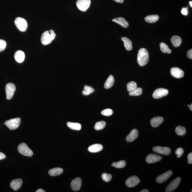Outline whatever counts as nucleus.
I'll use <instances>...</instances> for the list:
<instances>
[{
	"label": "nucleus",
	"mask_w": 192,
	"mask_h": 192,
	"mask_svg": "<svg viewBox=\"0 0 192 192\" xmlns=\"http://www.w3.org/2000/svg\"><path fill=\"white\" fill-rule=\"evenodd\" d=\"M143 93L142 89L141 88H137L132 91L130 92L129 94L130 96H139Z\"/></svg>",
	"instance_id": "obj_32"
},
{
	"label": "nucleus",
	"mask_w": 192,
	"mask_h": 192,
	"mask_svg": "<svg viewBox=\"0 0 192 192\" xmlns=\"http://www.w3.org/2000/svg\"><path fill=\"white\" fill-rule=\"evenodd\" d=\"M91 0H78L76 2L78 8L80 11L85 12L90 7Z\"/></svg>",
	"instance_id": "obj_6"
},
{
	"label": "nucleus",
	"mask_w": 192,
	"mask_h": 192,
	"mask_svg": "<svg viewBox=\"0 0 192 192\" xmlns=\"http://www.w3.org/2000/svg\"><path fill=\"white\" fill-rule=\"evenodd\" d=\"M112 178V175L110 174H107L105 173H102V179L106 182H108L110 181Z\"/></svg>",
	"instance_id": "obj_35"
},
{
	"label": "nucleus",
	"mask_w": 192,
	"mask_h": 192,
	"mask_svg": "<svg viewBox=\"0 0 192 192\" xmlns=\"http://www.w3.org/2000/svg\"><path fill=\"white\" fill-rule=\"evenodd\" d=\"M122 40L124 42V45L127 51H131L132 49V42L128 38L126 37L121 38Z\"/></svg>",
	"instance_id": "obj_24"
},
{
	"label": "nucleus",
	"mask_w": 192,
	"mask_h": 192,
	"mask_svg": "<svg viewBox=\"0 0 192 192\" xmlns=\"http://www.w3.org/2000/svg\"><path fill=\"white\" fill-rule=\"evenodd\" d=\"M159 19V16L156 15H153L147 16L145 17V20L148 23H153L156 22Z\"/></svg>",
	"instance_id": "obj_27"
},
{
	"label": "nucleus",
	"mask_w": 192,
	"mask_h": 192,
	"mask_svg": "<svg viewBox=\"0 0 192 192\" xmlns=\"http://www.w3.org/2000/svg\"><path fill=\"white\" fill-rule=\"evenodd\" d=\"M21 123V119L19 118H17L13 119L7 120L5 122V124L10 130H14L18 128L19 126Z\"/></svg>",
	"instance_id": "obj_5"
},
{
	"label": "nucleus",
	"mask_w": 192,
	"mask_h": 192,
	"mask_svg": "<svg viewBox=\"0 0 192 192\" xmlns=\"http://www.w3.org/2000/svg\"><path fill=\"white\" fill-rule=\"evenodd\" d=\"M187 57L190 59H192V49H191L187 51Z\"/></svg>",
	"instance_id": "obj_40"
},
{
	"label": "nucleus",
	"mask_w": 192,
	"mask_h": 192,
	"mask_svg": "<svg viewBox=\"0 0 192 192\" xmlns=\"http://www.w3.org/2000/svg\"><path fill=\"white\" fill-rule=\"evenodd\" d=\"M187 159H188V163L189 164H192V153H190L187 156Z\"/></svg>",
	"instance_id": "obj_39"
},
{
	"label": "nucleus",
	"mask_w": 192,
	"mask_h": 192,
	"mask_svg": "<svg viewBox=\"0 0 192 192\" xmlns=\"http://www.w3.org/2000/svg\"><path fill=\"white\" fill-rule=\"evenodd\" d=\"M5 92L7 99L11 100L14 96L16 90L15 85L12 83H9L5 86Z\"/></svg>",
	"instance_id": "obj_7"
},
{
	"label": "nucleus",
	"mask_w": 192,
	"mask_h": 192,
	"mask_svg": "<svg viewBox=\"0 0 192 192\" xmlns=\"http://www.w3.org/2000/svg\"><path fill=\"white\" fill-rule=\"evenodd\" d=\"M114 78L112 75H110L106 80L104 84V87L105 89L110 88L113 86L114 83Z\"/></svg>",
	"instance_id": "obj_26"
},
{
	"label": "nucleus",
	"mask_w": 192,
	"mask_h": 192,
	"mask_svg": "<svg viewBox=\"0 0 192 192\" xmlns=\"http://www.w3.org/2000/svg\"><path fill=\"white\" fill-rule=\"evenodd\" d=\"M113 113V111L110 108L104 110L101 112L102 115L107 116H110L112 115Z\"/></svg>",
	"instance_id": "obj_36"
},
{
	"label": "nucleus",
	"mask_w": 192,
	"mask_h": 192,
	"mask_svg": "<svg viewBox=\"0 0 192 192\" xmlns=\"http://www.w3.org/2000/svg\"><path fill=\"white\" fill-rule=\"evenodd\" d=\"M164 121V118L162 117L157 116L152 118L151 120V125L153 127L159 126L162 124Z\"/></svg>",
	"instance_id": "obj_18"
},
{
	"label": "nucleus",
	"mask_w": 192,
	"mask_h": 192,
	"mask_svg": "<svg viewBox=\"0 0 192 192\" xmlns=\"http://www.w3.org/2000/svg\"><path fill=\"white\" fill-rule=\"evenodd\" d=\"M168 93L169 91L167 89L160 88L157 89L154 92L152 96L155 99H160L163 97L167 96Z\"/></svg>",
	"instance_id": "obj_9"
},
{
	"label": "nucleus",
	"mask_w": 192,
	"mask_h": 192,
	"mask_svg": "<svg viewBox=\"0 0 192 192\" xmlns=\"http://www.w3.org/2000/svg\"><path fill=\"white\" fill-rule=\"evenodd\" d=\"M82 185V180L80 177L75 178L72 181L71 185L72 189L74 191H77L80 189Z\"/></svg>",
	"instance_id": "obj_13"
},
{
	"label": "nucleus",
	"mask_w": 192,
	"mask_h": 192,
	"mask_svg": "<svg viewBox=\"0 0 192 192\" xmlns=\"http://www.w3.org/2000/svg\"><path fill=\"white\" fill-rule=\"evenodd\" d=\"M171 73L173 77L177 78H181L184 77V72L178 67H173L171 70Z\"/></svg>",
	"instance_id": "obj_15"
},
{
	"label": "nucleus",
	"mask_w": 192,
	"mask_h": 192,
	"mask_svg": "<svg viewBox=\"0 0 192 192\" xmlns=\"http://www.w3.org/2000/svg\"><path fill=\"white\" fill-rule=\"evenodd\" d=\"M173 173L171 171H167L166 173H164L162 175L158 176L156 179V181L157 183L159 184L165 182L166 180L169 179L171 176L172 175Z\"/></svg>",
	"instance_id": "obj_12"
},
{
	"label": "nucleus",
	"mask_w": 192,
	"mask_h": 192,
	"mask_svg": "<svg viewBox=\"0 0 192 192\" xmlns=\"http://www.w3.org/2000/svg\"><path fill=\"white\" fill-rule=\"evenodd\" d=\"M36 192H45V190H44L43 189H39L37 190V191H36Z\"/></svg>",
	"instance_id": "obj_44"
},
{
	"label": "nucleus",
	"mask_w": 192,
	"mask_h": 192,
	"mask_svg": "<svg viewBox=\"0 0 192 192\" xmlns=\"http://www.w3.org/2000/svg\"><path fill=\"white\" fill-rule=\"evenodd\" d=\"M126 162L124 160H122L117 162H114L111 165V166L117 168H124L126 165Z\"/></svg>",
	"instance_id": "obj_31"
},
{
	"label": "nucleus",
	"mask_w": 192,
	"mask_h": 192,
	"mask_svg": "<svg viewBox=\"0 0 192 192\" xmlns=\"http://www.w3.org/2000/svg\"><path fill=\"white\" fill-rule=\"evenodd\" d=\"M171 41L174 47H178L182 43L181 38L178 36H174L171 38Z\"/></svg>",
	"instance_id": "obj_23"
},
{
	"label": "nucleus",
	"mask_w": 192,
	"mask_h": 192,
	"mask_svg": "<svg viewBox=\"0 0 192 192\" xmlns=\"http://www.w3.org/2000/svg\"><path fill=\"white\" fill-rule=\"evenodd\" d=\"M103 149L102 145L96 144L91 145L89 147L88 150L92 153H96L101 151Z\"/></svg>",
	"instance_id": "obj_21"
},
{
	"label": "nucleus",
	"mask_w": 192,
	"mask_h": 192,
	"mask_svg": "<svg viewBox=\"0 0 192 192\" xmlns=\"http://www.w3.org/2000/svg\"><path fill=\"white\" fill-rule=\"evenodd\" d=\"M15 24L17 29L21 32H24L27 30L28 24L27 21L24 19L18 17L15 19Z\"/></svg>",
	"instance_id": "obj_4"
},
{
	"label": "nucleus",
	"mask_w": 192,
	"mask_h": 192,
	"mask_svg": "<svg viewBox=\"0 0 192 192\" xmlns=\"http://www.w3.org/2000/svg\"><path fill=\"white\" fill-rule=\"evenodd\" d=\"M153 151L156 153L166 156L169 155L171 153L170 148L168 147H162L160 146H155L153 148Z\"/></svg>",
	"instance_id": "obj_11"
},
{
	"label": "nucleus",
	"mask_w": 192,
	"mask_h": 192,
	"mask_svg": "<svg viewBox=\"0 0 192 192\" xmlns=\"http://www.w3.org/2000/svg\"><path fill=\"white\" fill-rule=\"evenodd\" d=\"M127 87L128 92H131L137 88V84L135 82H130L127 83Z\"/></svg>",
	"instance_id": "obj_34"
},
{
	"label": "nucleus",
	"mask_w": 192,
	"mask_h": 192,
	"mask_svg": "<svg viewBox=\"0 0 192 192\" xmlns=\"http://www.w3.org/2000/svg\"><path fill=\"white\" fill-rule=\"evenodd\" d=\"M6 158V156L4 154L1 152H0V160H1L5 159Z\"/></svg>",
	"instance_id": "obj_42"
},
{
	"label": "nucleus",
	"mask_w": 192,
	"mask_h": 192,
	"mask_svg": "<svg viewBox=\"0 0 192 192\" xmlns=\"http://www.w3.org/2000/svg\"><path fill=\"white\" fill-rule=\"evenodd\" d=\"M17 149L21 155L27 157H31L33 152L25 143H23L19 145Z\"/></svg>",
	"instance_id": "obj_3"
},
{
	"label": "nucleus",
	"mask_w": 192,
	"mask_h": 192,
	"mask_svg": "<svg viewBox=\"0 0 192 192\" xmlns=\"http://www.w3.org/2000/svg\"><path fill=\"white\" fill-rule=\"evenodd\" d=\"M160 46L161 51L163 53L170 54L172 52L171 50L169 49L168 46L163 42H161L160 43Z\"/></svg>",
	"instance_id": "obj_29"
},
{
	"label": "nucleus",
	"mask_w": 192,
	"mask_h": 192,
	"mask_svg": "<svg viewBox=\"0 0 192 192\" xmlns=\"http://www.w3.org/2000/svg\"><path fill=\"white\" fill-rule=\"evenodd\" d=\"M162 159V157L155 154H150L146 158V162L148 163H155L161 161Z\"/></svg>",
	"instance_id": "obj_14"
},
{
	"label": "nucleus",
	"mask_w": 192,
	"mask_h": 192,
	"mask_svg": "<svg viewBox=\"0 0 192 192\" xmlns=\"http://www.w3.org/2000/svg\"><path fill=\"white\" fill-rule=\"evenodd\" d=\"M7 46L6 42L3 39H0V52H2L5 49Z\"/></svg>",
	"instance_id": "obj_37"
},
{
	"label": "nucleus",
	"mask_w": 192,
	"mask_h": 192,
	"mask_svg": "<svg viewBox=\"0 0 192 192\" xmlns=\"http://www.w3.org/2000/svg\"><path fill=\"white\" fill-rule=\"evenodd\" d=\"M23 182V180L20 179H14L11 181L10 186L15 191H17L21 187Z\"/></svg>",
	"instance_id": "obj_16"
},
{
	"label": "nucleus",
	"mask_w": 192,
	"mask_h": 192,
	"mask_svg": "<svg viewBox=\"0 0 192 192\" xmlns=\"http://www.w3.org/2000/svg\"><path fill=\"white\" fill-rule=\"evenodd\" d=\"M181 14L184 15H187L188 14V11L187 8H183L181 11Z\"/></svg>",
	"instance_id": "obj_41"
},
{
	"label": "nucleus",
	"mask_w": 192,
	"mask_h": 192,
	"mask_svg": "<svg viewBox=\"0 0 192 192\" xmlns=\"http://www.w3.org/2000/svg\"><path fill=\"white\" fill-rule=\"evenodd\" d=\"M175 132L179 136H183L186 133V128L182 126H178L176 127Z\"/></svg>",
	"instance_id": "obj_30"
},
{
	"label": "nucleus",
	"mask_w": 192,
	"mask_h": 192,
	"mask_svg": "<svg viewBox=\"0 0 192 192\" xmlns=\"http://www.w3.org/2000/svg\"><path fill=\"white\" fill-rule=\"evenodd\" d=\"M189 4L190 6H191V7H192V1H190L189 2Z\"/></svg>",
	"instance_id": "obj_47"
},
{
	"label": "nucleus",
	"mask_w": 192,
	"mask_h": 192,
	"mask_svg": "<svg viewBox=\"0 0 192 192\" xmlns=\"http://www.w3.org/2000/svg\"><path fill=\"white\" fill-rule=\"evenodd\" d=\"M67 126L71 129L79 131L81 129V124L78 123H74L68 122L67 124Z\"/></svg>",
	"instance_id": "obj_25"
},
{
	"label": "nucleus",
	"mask_w": 192,
	"mask_h": 192,
	"mask_svg": "<svg viewBox=\"0 0 192 192\" xmlns=\"http://www.w3.org/2000/svg\"><path fill=\"white\" fill-rule=\"evenodd\" d=\"M149 56L147 50L141 48L139 50L137 55V62L140 66H144L149 61Z\"/></svg>",
	"instance_id": "obj_1"
},
{
	"label": "nucleus",
	"mask_w": 192,
	"mask_h": 192,
	"mask_svg": "<svg viewBox=\"0 0 192 192\" xmlns=\"http://www.w3.org/2000/svg\"><path fill=\"white\" fill-rule=\"evenodd\" d=\"M114 1L117 3H122L124 1V0H114Z\"/></svg>",
	"instance_id": "obj_43"
},
{
	"label": "nucleus",
	"mask_w": 192,
	"mask_h": 192,
	"mask_svg": "<svg viewBox=\"0 0 192 192\" xmlns=\"http://www.w3.org/2000/svg\"><path fill=\"white\" fill-rule=\"evenodd\" d=\"M140 180L136 176H132L127 179L126 180L125 184L128 187H135L140 183Z\"/></svg>",
	"instance_id": "obj_10"
},
{
	"label": "nucleus",
	"mask_w": 192,
	"mask_h": 192,
	"mask_svg": "<svg viewBox=\"0 0 192 192\" xmlns=\"http://www.w3.org/2000/svg\"><path fill=\"white\" fill-rule=\"evenodd\" d=\"M56 34L52 30L46 31L42 33L41 37V42L42 44L46 45L49 44L55 39Z\"/></svg>",
	"instance_id": "obj_2"
},
{
	"label": "nucleus",
	"mask_w": 192,
	"mask_h": 192,
	"mask_svg": "<svg viewBox=\"0 0 192 192\" xmlns=\"http://www.w3.org/2000/svg\"><path fill=\"white\" fill-rule=\"evenodd\" d=\"M184 150L182 148H179L175 151V154L177 155V157L180 158L184 153Z\"/></svg>",
	"instance_id": "obj_38"
},
{
	"label": "nucleus",
	"mask_w": 192,
	"mask_h": 192,
	"mask_svg": "<svg viewBox=\"0 0 192 192\" xmlns=\"http://www.w3.org/2000/svg\"><path fill=\"white\" fill-rule=\"evenodd\" d=\"M181 181V178L178 177L173 180L165 189V191L171 192L174 191L178 187Z\"/></svg>",
	"instance_id": "obj_8"
},
{
	"label": "nucleus",
	"mask_w": 192,
	"mask_h": 192,
	"mask_svg": "<svg viewBox=\"0 0 192 192\" xmlns=\"http://www.w3.org/2000/svg\"><path fill=\"white\" fill-rule=\"evenodd\" d=\"M189 106H190L189 105H187V106H188V107Z\"/></svg>",
	"instance_id": "obj_48"
},
{
	"label": "nucleus",
	"mask_w": 192,
	"mask_h": 192,
	"mask_svg": "<svg viewBox=\"0 0 192 192\" xmlns=\"http://www.w3.org/2000/svg\"><path fill=\"white\" fill-rule=\"evenodd\" d=\"M84 88V89L83 91L82 94L85 96H89L95 91L94 89L90 86L85 85Z\"/></svg>",
	"instance_id": "obj_28"
},
{
	"label": "nucleus",
	"mask_w": 192,
	"mask_h": 192,
	"mask_svg": "<svg viewBox=\"0 0 192 192\" xmlns=\"http://www.w3.org/2000/svg\"><path fill=\"white\" fill-rule=\"evenodd\" d=\"M106 123L104 121L98 122L96 123L94 126L95 129L97 131H99L104 128L106 126Z\"/></svg>",
	"instance_id": "obj_33"
},
{
	"label": "nucleus",
	"mask_w": 192,
	"mask_h": 192,
	"mask_svg": "<svg viewBox=\"0 0 192 192\" xmlns=\"http://www.w3.org/2000/svg\"><path fill=\"white\" fill-rule=\"evenodd\" d=\"M189 109L191 111H192V104H191L189 106Z\"/></svg>",
	"instance_id": "obj_46"
},
{
	"label": "nucleus",
	"mask_w": 192,
	"mask_h": 192,
	"mask_svg": "<svg viewBox=\"0 0 192 192\" xmlns=\"http://www.w3.org/2000/svg\"><path fill=\"white\" fill-rule=\"evenodd\" d=\"M138 135V131L136 129H134L127 136L126 138V140L128 142H131L134 141L137 138Z\"/></svg>",
	"instance_id": "obj_17"
},
{
	"label": "nucleus",
	"mask_w": 192,
	"mask_h": 192,
	"mask_svg": "<svg viewBox=\"0 0 192 192\" xmlns=\"http://www.w3.org/2000/svg\"><path fill=\"white\" fill-rule=\"evenodd\" d=\"M140 192H149V191L147 189H143L140 191Z\"/></svg>",
	"instance_id": "obj_45"
},
{
	"label": "nucleus",
	"mask_w": 192,
	"mask_h": 192,
	"mask_svg": "<svg viewBox=\"0 0 192 192\" xmlns=\"http://www.w3.org/2000/svg\"><path fill=\"white\" fill-rule=\"evenodd\" d=\"M14 58L15 61L19 63H21L24 61L25 54L23 51L19 50L15 54Z\"/></svg>",
	"instance_id": "obj_19"
},
{
	"label": "nucleus",
	"mask_w": 192,
	"mask_h": 192,
	"mask_svg": "<svg viewBox=\"0 0 192 192\" xmlns=\"http://www.w3.org/2000/svg\"><path fill=\"white\" fill-rule=\"evenodd\" d=\"M112 21L118 23L122 27L124 28H127L128 27L129 24L125 19L122 17H119L113 19Z\"/></svg>",
	"instance_id": "obj_20"
},
{
	"label": "nucleus",
	"mask_w": 192,
	"mask_h": 192,
	"mask_svg": "<svg viewBox=\"0 0 192 192\" xmlns=\"http://www.w3.org/2000/svg\"><path fill=\"white\" fill-rule=\"evenodd\" d=\"M64 172L63 169L60 168H56L52 169L48 171V174L51 176H57L61 175Z\"/></svg>",
	"instance_id": "obj_22"
}]
</instances>
